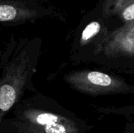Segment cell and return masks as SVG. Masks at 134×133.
I'll list each match as a JSON object with an SVG mask.
<instances>
[{
  "label": "cell",
  "mask_w": 134,
  "mask_h": 133,
  "mask_svg": "<svg viewBox=\"0 0 134 133\" xmlns=\"http://www.w3.org/2000/svg\"><path fill=\"white\" fill-rule=\"evenodd\" d=\"M86 122L39 92L16 103L0 122V133H90Z\"/></svg>",
  "instance_id": "cell-1"
},
{
  "label": "cell",
  "mask_w": 134,
  "mask_h": 133,
  "mask_svg": "<svg viewBox=\"0 0 134 133\" xmlns=\"http://www.w3.org/2000/svg\"><path fill=\"white\" fill-rule=\"evenodd\" d=\"M57 17L53 9L42 0H0V24L16 26L45 17Z\"/></svg>",
  "instance_id": "cell-5"
},
{
  "label": "cell",
  "mask_w": 134,
  "mask_h": 133,
  "mask_svg": "<svg viewBox=\"0 0 134 133\" xmlns=\"http://www.w3.org/2000/svg\"><path fill=\"white\" fill-rule=\"evenodd\" d=\"M103 10L106 16H116L125 24L134 20V0H106Z\"/></svg>",
  "instance_id": "cell-6"
},
{
  "label": "cell",
  "mask_w": 134,
  "mask_h": 133,
  "mask_svg": "<svg viewBox=\"0 0 134 133\" xmlns=\"http://www.w3.org/2000/svg\"><path fill=\"white\" fill-rule=\"evenodd\" d=\"M90 62L134 72V20L108 34Z\"/></svg>",
  "instance_id": "cell-3"
},
{
  "label": "cell",
  "mask_w": 134,
  "mask_h": 133,
  "mask_svg": "<svg viewBox=\"0 0 134 133\" xmlns=\"http://www.w3.org/2000/svg\"><path fill=\"white\" fill-rule=\"evenodd\" d=\"M42 54L37 37L12 35L0 53V122L24 96L38 90L34 77Z\"/></svg>",
  "instance_id": "cell-2"
},
{
  "label": "cell",
  "mask_w": 134,
  "mask_h": 133,
  "mask_svg": "<svg viewBox=\"0 0 134 133\" xmlns=\"http://www.w3.org/2000/svg\"><path fill=\"white\" fill-rule=\"evenodd\" d=\"M72 89L91 96L134 94V86L117 75L94 70H75L64 76Z\"/></svg>",
  "instance_id": "cell-4"
},
{
  "label": "cell",
  "mask_w": 134,
  "mask_h": 133,
  "mask_svg": "<svg viewBox=\"0 0 134 133\" xmlns=\"http://www.w3.org/2000/svg\"><path fill=\"white\" fill-rule=\"evenodd\" d=\"M97 110L101 114H113L123 116L126 119V124L123 130L119 133H134V105L119 107H97Z\"/></svg>",
  "instance_id": "cell-7"
}]
</instances>
